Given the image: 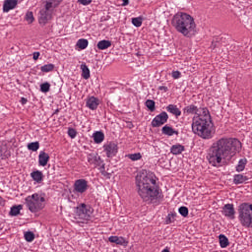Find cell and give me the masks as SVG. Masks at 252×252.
<instances>
[{
  "label": "cell",
  "instance_id": "32",
  "mask_svg": "<svg viewBox=\"0 0 252 252\" xmlns=\"http://www.w3.org/2000/svg\"><path fill=\"white\" fill-rule=\"evenodd\" d=\"M24 237L26 241L28 242H31L35 239V235L32 231H28L24 233Z\"/></svg>",
  "mask_w": 252,
  "mask_h": 252
},
{
  "label": "cell",
  "instance_id": "9",
  "mask_svg": "<svg viewBox=\"0 0 252 252\" xmlns=\"http://www.w3.org/2000/svg\"><path fill=\"white\" fill-rule=\"evenodd\" d=\"M74 212L79 218L87 220L91 218L94 212V209L90 205L85 203H80L75 208Z\"/></svg>",
  "mask_w": 252,
  "mask_h": 252
},
{
  "label": "cell",
  "instance_id": "11",
  "mask_svg": "<svg viewBox=\"0 0 252 252\" xmlns=\"http://www.w3.org/2000/svg\"><path fill=\"white\" fill-rule=\"evenodd\" d=\"M168 118V115L166 112H162L153 119L151 123L152 126L153 127H159L166 123Z\"/></svg>",
  "mask_w": 252,
  "mask_h": 252
},
{
  "label": "cell",
  "instance_id": "43",
  "mask_svg": "<svg viewBox=\"0 0 252 252\" xmlns=\"http://www.w3.org/2000/svg\"><path fill=\"white\" fill-rule=\"evenodd\" d=\"M172 76L174 79H179L181 76V73L180 72H179L178 70H175V71L172 72Z\"/></svg>",
  "mask_w": 252,
  "mask_h": 252
},
{
  "label": "cell",
  "instance_id": "3",
  "mask_svg": "<svg viewBox=\"0 0 252 252\" xmlns=\"http://www.w3.org/2000/svg\"><path fill=\"white\" fill-rule=\"evenodd\" d=\"M192 127L193 133L205 139H211L216 132L211 116L206 108L198 109L193 119Z\"/></svg>",
  "mask_w": 252,
  "mask_h": 252
},
{
  "label": "cell",
  "instance_id": "8",
  "mask_svg": "<svg viewBox=\"0 0 252 252\" xmlns=\"http://www.w3.org/2000/svg\"><path fill=\"white\" fill-rule=\"evenodd\" d=\"M87 159L89 162L98 168L104 176L107 178H110L111 174L105 170V164L99 155L96 153H91L88 156Z\"/></svg>",
  "mask_w": 252,
  "mask_h": 252
},
{
  "label": "cell",
  "instance_id": "35",
  "mask_svg": "<svg viewBox=\"0 0 252 252\" xmlns=\"http://www.w3.org/2000/svg\"><path fill=\"white\" fill-rule=\"evenodd\" d=\"M132 22L133 25L135 26L136 27H140L143 22V17L142 16H139V17L133 18Z\"/></svg>",
  "mask_w": 252,
  "mask_h": 252
},
{
  "label": "cell",
  "instance_id": "33",
  "mask_svg": "<svg viewBox=\"0 0 252 252\" xmlns=\"http://www.w3.org/2000/svg\"><path fill=\"white\" fill-rule=\"evenodd\" d=\"M82 73V76L84 79H88L90 77V70H89L88 67L86 66L85 64H82L81 66Z\"/></svg>",
  "mask_w": 252,
  "mask_h": 252
},
{
  "label": "cell",
  "instance_id": "46",
  "mask_svg": "<svg viewBox=\"0 0 252 252\" xmlns=\"http://www.w3.org/2000/svg\"><path fill=\"white\" fill-rule=\"evenodd\" d=\"M21 102L23 105H24V104H25L27 102V100L25 98H22L21 99Z\"/></svg>",
  "mask_w": 252,
  "mask_h": 252
},
{
  "label": "cell",
  "instance_id": "15",
  "mask_svg": "<svg viewBox=\"0 0 252 252\" xmlns=\"http://www.w3.org/2000/svg\"><path fill=\"white\" fill-rule=\"evenodd\" d=\"M109 242L117 245H120L122 246H127L128 244V241L123 237L117 236H111L108 238Z\"/></svg>",
  "mask_w": 252,
  "mask_h": 252
},
{
  "label": "cell",
  "instance_id": "30",
  "mask_svg": "<svg viewBox=\"0 0 252 252\" xmlns=\"http://www.w3.org/2000/svg\"><path fill=\"white\" fill-rule=\"evenodd\" d=\"M24 19L28 23V24H32L35 21L34 13L32 11H28L26 13Z\"/></svg>",
  "mask_w": 252,
  "mask_h": 252
},
{
  "label": "cell",
  "instance_id": "21",
  "mask_svg": "<svg viewBox=\"0 0 252 252\" xmlns=\"http://www.w3.org/2000/svg\"><path fill=\"white\" fill-rule=\"evenodd\" d=\"M89 44L88 41L85 39H80L77 41L76 44V47L79 50L86 49Z\"/></svg>",
  "mask_w": 252,
  "mask_h": 252
},
{
  "label": "cell",
  "instance_id": "18",
  "mask_svg": "<svg viewBox=\"0 0 252 252\" xmlns=\"http://www.w3.org/2000/svg\"><path fill=\"white\" fill-rule=\"evenodd\" d=\"M185 150V147L181 144H177L173 145L170 148V152L173 155H180Z\"/></svg>",
  "mask_w": 252,
  "mask_h": 252
},
{
  "label": "cell",
  "instance_id": "12",
  "mask_svg": "<svg viewBox=\"0 0 252 252\" xmlns=\"http://www.w3.org/2000/svg\"><path fill=\"white\" fill-rule=\"evenodd\" d=\"M74 189L79 193H83L87 190L88 187L87 181L84 179H79L76 181L74 184Z\"/></svg>",
  "mask_w": 252,
  "mask_h": 252
},
{
  "label": "cell",
  "instance_id": "10",
  "mask_svg": "<svg viewBox=\"0 0 252 252\" xmlns=\"http://www.w3.org/2000/svg\"><path fill=\"white\" fill-rule=\"evenodd\" d=\"M104 148L107 157L109 158H111L116 155L119 149L117 143L114 142L106 143L104 145Z\"/></svg>",
  "mask_w": 252,
  "mask_h": 252
},
{
  "label": "cell",
  "instance_id": "47",
  "mask_svg": "<svg viewBox=\"0 0 252 252\" xmlns=\"http://www.w3.org/2000/svg\"><path fill=\"white\" fill-rule=\"evenodd\" d=\"M160 90H164L165 89V90H167V88L166 87H164V86H162V87H160Z\"/></svg>",
  "mask_w": 252,
  "mask_h": 252
},
{
  "label": "cell",
  "instance_id": "42",
  "mask_svg": "<svg viewBox=\"0 0 252 252\" xmlns=\"http://www.w3.org/2000/svg\"><path fill=\"white\" fill-rule=\"evenodd\" d=\"M77 1L83 6H87L91 4L92 0H77Z\"/></svg>",
  "mask_w": 252,
  "mask_h": 252
},
{
  "label": "cell",
  "instance_id": "44",
  "mask_svg": "<svg viewBox=\"0 0 252 252\" xmlns=\"http://www.w3.org/2000/svg\"><path fill=\"white\" fill-rule=\"evenodd\" d=\"M39 55H40L39 52H35V53L33 54V58H34V60H38V58L39 57Z\"/></svg>",
  "mask_w": 252,
  "mask_h": 252
},
{
  "label": "cell",
  "instance_id": "40",
  "mask_svg": "<svg viewBox=\"0 0 252 252\" xmlns=\"http://www.w3.org/2000/svg\"><path fill=\"white\" fill-rule=\"evenodd\" d=\"M41 90L43 92H47L50 88V84L47 82H45L42 84L41 86Z\"/></svg>",
  "mask_w": 252,
  "mask_h": 252
},
{
  "label": "cell",
  "instance_id": "25",
  "mask_svg": "<svg viewBox=\"0 0 252 252\" xmlns=\"http://www.w3.org/2000/svg\"><path fill=\"white\" fill-rule=\"evenodd\" d=\"M162 133L165 135L168 136H172L175 134L177 135L178 132L176 130H174L172 127H170L168 126H165L162 129Z\"/></svg>",
  "mask_w": 252,
  "mask_h": 252
},
{
  "label": "cell",
  "instance_id": "4",
  "mask_svg": "<svg viewBox=\"0 0 252 252\" xmlns=\"http://www.w3.org/2000/svg\"><path fill=\"white\" fill-rule=\"evenodd\" d=\"M172 25L181 34L184 36L190 38L194 35L196 25L193 18L186 13H177L172 18Z\"/></svg>",
  "mask_w": 252,
  "mask_h": 252
},
{
  "label": "cell",
  "instance_id": "2",
  "mask_svg": "<svg viewBox=\"0 0 252 252\" xmlns=\"http://www.w3.org/2000/svg\"><path fill=\"white\" fill-rule=\"evenodd\" d=\"M242 145L238 139L223 138L212 145L207 152L209 163L216 168L227 165L241 151Z\"/></svg>",
  "mask_w": 252,
  "mask_h": 252
},
{
  "label": "cell",
  "instance_id": "6",
  "mask_svg": "<svg viewBox=\"0 0 252 252\" xmlns=\"http://www.w3.org/2000/svg\"><path fill=\"white\" fill-rule=\"evenodd\" d=\"M25 204L29 210L33 213H38L44 209L47 203V198L45 193L38 192L27 196Z\"/></svg>",
  "mask_w": 252,
  "mask_h": 252
},
{
  "label": "cell",
  "instance_id": "5",
  "mask_svg": "<svg viewBox=\"0 0 252 252\" xmlns=\"http://www.w3.org/2000/svg\"><path fill=\"white\" fill-rule=\"evenodd\" d=\"M63 0H42L38 15V21L42 26L50 21L55 10Z\"/></svg>",
  "mask_w": 252,
  "mask_h": 252
},
{
  "label": "cell",
  "instance_id": "48",
  "mask_svg": "<svg viewBox=\"0 0 252 252\" xmlns=\"http://www.w3.org/2000/svg\"><path fill=\"white\" fill-rule=\"evenodd\" d=\"M165 251H167V252H170V250L168 249V248H166L165 249L163 250L162 252H165Z\"/></svg>",
  "mask_w": 252,
  "mask_h": 252
},
{
  "label": "cell",
  "instance_id": "1",
  "mask_svg": "<svg viewBox=\"0 0 252 252\" xmlns=\"http://www.w3.org/2000/svg\"><path fill=\"white\" fill-rule=\"evenodd\" d=\"M136 188L143 202L149 205H158L164 198L159 181L155 174L149 170L138 171L135 177Z\"/></svg>",
  "mask_w": 252,
  "mask_h": 252
},
{
  "label": "cell",
  "instance_id": "20",
  "mask_svg": "<svg viewBox=\"0 0 252 252\" xmlns=\"http://www.w3.org/2000/svg\"><path fill=\"white\" fill-rule=\"evenodd\" d=\"M31 176L36 182L40 183L44 179V175L42 172L39 170L33 171L31 173Z\"/></svg>",
  "mask_w": 252,
  "mask_h": 252
},
{
  "label": "cell",
  "instance_id": "7",
  "mask_svg": "<svg viewBox=\"0 0 252 252\" xmlns=\"http://www.w3.org/2000/svg\"><path fill=\"white\" fill-rule=\"evenodd\" d=\"M239 219L241 224L244 227L252 228V204L242 203L238 209Z\"/></svg>",
  "mask_w": 252,
  "mask_h": 252
},
{
  "label": "cell",
  "instance_id": "27",
  "mask_svg": "<svg viewBox=\"0 0 252 252\" xmlns=\"http://www.w3.org/2000/svg\"><path fill=\"white\" fill-rule=\"evenodd\" d=\"M111 45L110 42L107 40H102L100 41L98 44V47L100 50H105L109 47Z\"/></svg>",
  "mask_w": 252,
  "mask_h": 252
},
{
  "label": "cell",
  "instance_id": "36",
  "mask_svg": "<svg viewBox=\"0 0 252 252\" xmlns=\"http://www.w3.org/2000/svg\"><path fill=\"white\" fill-rule=\"evenodd\" d=\"M28 148L32 151H36L39 149V144L38 142H34L30 143L28 145Z\"/></svg>",
  "mask_w": 252,
  "mask_h": 252
},
{
  "label": "cell",
  "instance_id": "34",
  "mask_svg": "<svg viewBox=\"0 0 252 252\" xmlns=\"http://www.w3.org/2000/svg\"><path fill=\"white\" fill-rule=\"evenodd\" d=\"M126 157H127L128 158L130 159L133 161H136L138 160H140L142 158V154L140 153L128 154L127 155H126Z\"/></svg>",
  "mask_w": 252,
  "mask_h": 252
},
{
  "label": "cell",
  "instance_id": "13",
  "mask_svg": "<svg viewBox=\"0 0 252 252\" xmlns=\"http://www.w3.org/2000/svg\"><path fill=\"white\" fill-rule=\"evenodd\" d=\"M18 1L19 0H4L3 3V13H9L11 10H14L18 4Z\"/></svg>",
  "mask_w": 252,
  "mask_h": 252
},
{
  "label": "cell",
  "instance_id": "17",
  "mask_svg": "<svg viewBox=\"0 0 252 252\" xmlns=\"http://www.w3.org/2000/svg\"><path fill=\"white\" fill-rule=\"evenodd\" d=\"M49 156L48 154L42 151L39 156V165L42 167H45L49 161Z\"/></svg>",
  "mask_w": 252,
  "mask_h": 252
},
{
  "label": "cell",
  "instance_id": "24",
  "mask_svg": "<svg viewBox=\"0 0 252 252\" xmlns=\"http://www.w3.org/2000/svg\"><path fill=\"white\" fill-rule=\"evenodd\" d=\"M176 213L174 212H170L168 216L165 218V224H170L171 223H173L175 221L176 218Z\"/></svg>",
  "mask_w": 252,
  "mask_h": 252
},
{
  "label": "cell",
  "instance_id": "31",
  "mask_svg": "<svg viewBox=\"0 0 252 252\" xmlns=\"http://www.w3.org/2000/svg\"><path fill=\"white\" fill-rule=\"evenodd\" d=\"M198 107L195 105H189L184 108V112L185 113L195 114L198 111Z\"/></svg>",
  "mask_w": 252,
  "mask_h": 252
},
{
  "label": "cell",
  "instance_id": "45",
  "mask_svg": "<svg viewBox=\"0 0 252 252\" xmlns=\"http://www.w3.org/2000/svg\"><path fill=\"white\" fill-rule=\"evenodd\" d=\"M122 1H123V3H122V6H126L129 4V0H122Z\"/></svg>",
  "mask_w": 252,
  "mask_h": 252
},
{
  "label": "cell",
  "instance_id": "28",
  "mask_svg": "<svg viewBox=\"0 0 252 252\" xmlns=\"http://www.w3.org/2000/svg\"><path fill=\"white\" fill-rule=\"evenodd\" d=\"M219 240L220 242V246L222 248H226L229 245V241L227 237L225 235L221 234L219 237Z\"/></svg>",
  "mask_w": 252,
  "mask_h": 252
},
{
  "label": "cell",
  "instance_id": "37",
  "mask_svg": "<svg viewBox=\"0 0 252 252\" xmlns=\"http://www.w3.org/2000/svg\"><path fill=\"white\" fill-rule=\"evenodd\" d=\"M178 211L179 212L181 215L184 217H187L188 214H189L188 208L185 206H181L179 208Z\"/></svg>",
  "mask_w": 252,
  "mask_h": 252
},
{
  "label": "cell",
  "instance_id": "19",
  "mask_svg": "<svg viewBox=\"0 0 252 252\" xmlns=\"http://www.w3.org/2000/svg\"><path fill=\"white\" fill-rule=\"evenodd\" d=\"M22 209L23 205H14L10 208L9 214L11 216H18L20 214Z\"/></svg>",
  "mask_w": 252,
  "mask_h": 252
},
{
  "label": "cell",
  "instance_id": "39",
  "mask_svg": "<svg viewBox=\"0 0 252 252\" xmlns=\"http://www.w3.org/2000/svg\"><path fill=\"white\" fill-rule=\"evenodd\" d=\"M54 67V66L53 64H46L45 66H43L41 68V70L42 72H49L50 71L53 70Z\"/></svg>",
  "mask_w": 252,
  "mask_h": 252
},
{
  "label": "cell",
  "instance_id": "41",
  "mask_svg": "<svg viewBox=\"0 0 252 252\" xmlns=\"http://www.w3.org/2000/svg\"><path fill=\"white\" fill-rule=\"evenodd\" d=\"M67 133H68V135H69V136H70L72 139H74V138H75L76 136V135H77V132L76 131V130H75L74 129H73V128H70V129H69Z\"/></svg>",
  "mask_w": 252,
  "mask_h": 252
},
{
  "label": "cell",
  "instance_id": "23",
  "mask_svg": "<svg viewBox=\"0 0 252 252\" xmlns=\"http://www.w3.org/2000/svg\"><path fill=\"white\" fill-rule=\"evenodd\" d=\"M167 110L176 116H179L181 114V111L176 105H170L167 107Z\"/></svg>",
  "mask_w": 252,
  "mask_h": 252
},
{
  "label": "cell",
  "instance_id": "14",
  "mask_svg": "<svg viewBox=\"0 0 252 252\" xmlns=\"http://www.w3.org/2000/svg\"><path fill=\"white\" fill-rule=\"evenodd\" d=\"M223 213L227 218L230 219H233L235 217V210L233 205L232 204L225 205L223 208Z\"/></svg>",
  "mask_w": 252,
  "mask_h": 252
},
{
  "label": "cell",
  "instance_id": "29",
  "mask_svg": "<svg viewBox=\"0 0 252 252\" xmlns=\"http://www.w3.org/2000/svg\"><path fill=\"white\" fill-rule=\"evenodd\" d=\"M247 163V160H246V159L243 158L240 159L238 162V165L236 167V170L237 171L241 172V171H243L245 169V166L246 165Z\"/></svg>",
  "mask_w": 252,
  "mask_h": 252
},
{
  "label": "cell",
  "instance_id": "38",
  "mask_svg": "<svg viewBox=\"0 0 252 252\" xmlns=\"http://www.w3.org/2000/svg\"><path fill=\"white\" fill-rule=\"evenodd\" d=\"M146 105L150 111H153L155 109V103L152 100L148 99L146 102Z\"/></svg>",
  "mask_w": 252,
  "mask_h": 252
},
{
  "label": "cell",
  "instance_id": "26",
  "mask_svg": "<svg viewBox=\"0 0 252 252\" xmlns=\"http://www.w3.org/2000/svg\"><path fill=\"white\" fill-rule=\"evenodd\" d=\"M248 179L247 177L245 176L244 175H242V174H236L234 175L233 182L235 184L237 185V184H242L244 182H246Z\"/></svg>",
  "mask_w": 252,
  "mask_h": 252
},
{
  "label": "cell",
  "instance_id": "16",
  "mask_svg": "<svg viewBox=\"0 0 252 252\" xmlns=\"http://www.w3.org/2000/svg\"><path fill=\"white\" fill-rule=\"evenodd\" d=\"M99 104V99L94 97L89 98L86 102V105L87 107L91 110H95L97 109Z\"/></svg>",
  "mask_w": 252,
  "mask_h": 252
},
{
  "label": "cell",
  "instance_id": "22",
  "mask_svg": "<svg viewBox=\"0 0 252 252\" xmlns=\"http://www.w3.org/2000/svg\"><path fill=\"white\" fill-rule=\"evenodd\" d=\"M93 139L95 143L99 144L104 141L105 135L102 132L98 131L93 134Z\"/></svg>",
  "mask_w": 252,
  "mask_h": 252
}]
</instances>
